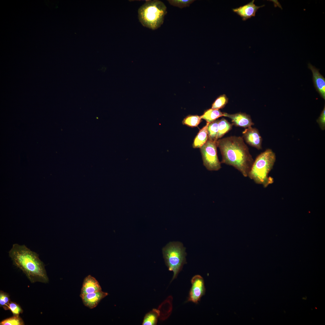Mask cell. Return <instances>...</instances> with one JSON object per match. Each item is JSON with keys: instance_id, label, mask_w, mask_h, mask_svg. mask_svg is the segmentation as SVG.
Returning a JSON list of instances; mask_svg holds the SVG:
<instances>
[{"instance_id": "6da1fadb", "label": "cell", "mask_w": 325, "mask_h": 325, "mask_svg": "<svg viewBox=\"0 0 325 325\" xmlns=\"http://www.w3.org/2000/svg\"><path fill=\"white\" fill-rule=\"evenodd\" d=\"M216 144L222 155L221 163L233 166L247 177L254 161L243 138L228 137L218 139Z\"/></svg>"}, {"instance_id": "9c48e42d", "label": "cell", "mask_w": 325, "mask_h": 325, "mask_svg": "<svg viewBox=\"0 0 325 325\" xmlns=\"http://www.w3.org/2000/svg\"><path fill=\"white\" fill-rule=\"evenodd\" d=\"M308 68L311 70L314 86L316 91L323 99H325V79L320 73L319 69L316 68L311 63L308 64Z\"/></svg>"}, {"instance_id": "e0dca14e", "label": "cell", "mask_w": 325, "mask_h": 325, "mask_svg": "<svg viewBox=\"0 0 325 325\" xmlns=\"http://www.w3.org/2000/svg\"><path fill=\"white\" fill-rule=\"evenodd\" d=\"M233 124L229 122L225 119L223 118L219 120L218 123V132L217 138V140L222 137L226 133L232 128Z\"/></svg>"}, {"instance_id": "7a4b0ae2", "label": "cell", "mask_w": 325, "mask_h": 325, "mask_svg": "<svg viewBox=\"0 0 325 325\" xmlns=\"http://www.w3.org/2000/svg\"><path fill=\"white\" fill-rule=\"evenodd\" d=\"M8 253L13 264L25 274L31 283L48 282L44 264L36 252L24 245L15 243Z\"/></svg>"}, {"instance_id": "ac0fdd59", "label": "cell", "mask_w": 325, "mask_h": 325, "mask_svg": "<svg viewBox=\"0 0 325 325\" xmlns=\"http://www.w3.org/2000/svg\"><path fill=\"white\" fill-rule=\"evenodd\" d=\"M218 120H216L210 123L207 126L208 139L216 142L218 132Z\"/></svg>"}, {"instance_id": "7c38bea8", "label": "cell", "mask_w": 325, "mask_h": 325, "mask_svg": "<svg viewBox=\"0 0 325 325\" xmlns=\"http://www.w3.org/2000/svg\"><path fill=\"white\" fill-rule=\"evenodd\" d=\"M101 290L98 281L94 277L88 275L84 280L80 296L81 298L87 294Z\"/></svg>"}, {"instance_id": "52a82bcc", "label": "cell", "mask_w": 325, "mask_h": 325, "mask_svg": "<svg viewBox=\"0 0 325 325\" xmlns=\"http://www.w3.org/2000/svg\"><path fill=\"white\" fill-rule=\"evenodd\" d=\"M192 286L188 300L197 303L205 293V288L203 278L200 275L193 276L191 280Z\"/></svg>"}, {"instance_id": "8fae6325", "label": "cell", "mask_w": 325, "mask_h": 325, "mask_svg": "<svg viewBox=\"0 0 325 325\" xmlns=\"http://www.w3.org/2000/svg\"><path fill=\"white\" fill-rule=\"evenodd\" d=\"M223 116L227 117L231 119L233 125L236 126L247 128L254 125L250 116L241 113L234 114H229L223 113Z\"/></svg>"}, {"instance_id": "5bb4252c", "label": "cell", "mask_w": 325, "mask_h": 325, "mask_svg": "<svg viewBox=\"0 0 325 325\" xmlns=\"http://www.w3.org/2000/svg\"><path fill=\"white\" fill-rule=\"evenodd\" d=\"M209 123H206V125L200 129L196 136L192 145L193 148H200L207 140V127Z\"/></svg>"}, {"instance_id": "ba28073f", "label": "cell", "mask_w": 325, "mask_h": 325, "mask_svg": "<svg viewBox=\"0 0 325 325\" xmlns=\"http://www.w3.org/2000/svg\"><path fill=\"white\" fill-rule=\"evenodd\" d=\"M243 138L250 145L258 150L262 149V138L258 130L252 126L247 128L243 132Z\"/></svg>"}, {"instance_id": "8992f818", "label": "cell", "mask_w": 325, "mask_h": 325, "mask_svg": "<svg viewBox=\"0 0 325 325\" xmlns=\"http://www.w3.org/2000/svg\"><path fill=\"white\" fill-rule=\"evenodd\" d=\"M217 147L216 141L208 139L200 148L203 164L210 171H218L221 168L217 155Z\"/></svg>"}, {"instance_id": "44dd1931", "label": "cell", "mask_w": 325, "mask_h": 325, "mask_svg": "<svg viewBox=\"0 0 325 325\" xmlns=\"http://www.w3.org/2000/svg\"><path fill=\"white\" fill-rule=\"evenodd\" d=\"M169 3L171 5L180 8L188 7L193 3L194 0H169Z\"/></svg>"}, {"instance_id": "5b68a950", "label": "cell", "mask_w": 325, "mask_h": 325, "mask_svg": "<svg viewBox=\"0 0 325 325\" xmlns=\"http://www.w3.org/2000/svg\"><path fill=\"white\" fill-rule=\"evenodd\" d=\"M185 248L178 242H170L162 249L165 263L169 271L173 272L172 280L176 277L186 262Z\"/></svg>"}, {"instance_id": "ffe728a7", "label": "cell", "mask_w": 325, "mask_h": 325, "mask_svg": "<svg viewBox=\"0 0 325 325\" xmlns=\"http://www.w3.org/2000/svg\"><path fill=\"white\" fill-rule=\"evenodd\" d=\"M24 322L19 315H14L12 317L6 319L1 321L0 325H23Z\"/></svg>"}, {"instance_id": "603a6c76", "label": "cell", "mask_w": 325, "mask_h": 325, "mask_svg": "<svg viewBox=\"0 0 325 325\" xmlns=\"http://www.w3.org/2000/svg\"><path fill=\"white\" fill-rule=\"evenodd\" d=\"M9 296L3 291L0 292V306L5 310H8V306L10 302Z\"/></svg>"}, {"instance_id": "cb8c5ba5", "label": "cell", "mask_w": 325, "mask_h": 325, "mask_svg": "<svg viewBox=\"0 0 325 325\" xmlns=\"http://www.w3.org/2000/svg\"><path fill=\"white\" fill-rule=\"evenodd\" d=\"M8 310H10L14 315H19L22 313L23 311L18 304L11 301L8 306Z\"/></svg>"}, {"instance_id": "4fadbf2b", "label": "cell", "mask_w": 325, "mask_h": 325, "mask_svg": "<svg viewBox=\"0 0 325 325\" xmlns=\"http://www.w3.org/2000/svg\"><path fill=\"white\" fill-rule=\"evenodd\" d=\"M108 295L102 290L87 294L81 298L84 305L90 309L96 307L100 301Z\"/></svg>"}, {"instance_id": "30bf717a", "label": "cell", "mask_w": 325, "mask_h": 325, "mask_svg": "<svg viewBox=\"0 0 325 325\" xmlns=\"http://www.w3.org/2000/svg\"><path fill=\"white\" fill-rule=\"evenodd\" d=\"M254 1L253 0L245 5L233 8V11L240 16L243 20H246L252 17L255 16L257 10L259 8L265 6V5L256 6L254 3Z\"/></svg>"}, {"instance_id": "3957f363", "label": "cell", "mask_w": 325, "mask_h": 325, "mask_svg": "<svg viewBox=\"0 0 325 325\" xmlns=\"http://www.w3.org/2000/svg\"><path fill=\"white\" fill-rule=\"evenodd\" d=\"M276 159L275 153L272 150H266L259 155L254 161L248 176L256 184L264 187L274 182L273 178L268 176Z\"/></svg>"}, {"instance_id": "d4e9b609", "label": "cell", "mask_w": 325, "mask_h": 325, "mask_svg": "<svg viewBox=\"0 0 325 325\" xmlns=\"http://www.w3.org/2000/svg\"><path fill=\"white\" fill-rule=\"evenodd\" d=\"M317 123L322 130H324L325 129V106L324 107L320 115L317 120Z\"/></svg>"}, {"instance_id": "9a60e30c", "label": "cell", "mask_w": 325, "mask_h": 325, "mask_svg": "<svg viewBox=\"0 0 325 325\" xmlns=\"http://www.w3.org/2000/svg\"><path fill=\"white\" fill-rule=\"evenodd\" d=\"M223 113L219 110L210 109L206 111L204 114L200 116L201 118L205 119L207 123H210L219 117L223 116Z\"/></svg>"}, {"instance_id": "d6986e66", "label": "cell", "mask_w": 325, "mask_h": 325, "mask_svg": "<svg viewBox=\"0 0 325 325\" xmlns=\"http://www.w3.org/2000/svg\"><path fill=\"white\" fill-rule=\"evenodd\" d=\"M201 116L197 115H189L185 117L182 121L183 125L191 127L198 126L201 121Z\"/></svg>"}, {"instance_id": "277c9868", "label": "cell", "mask_w": 325, "mask_h": 325, "mask_svg": "<svg viewBox=\"0 0 325 325\" xmlns=\"http://www.w3.org/2000/svg\"><path fill=\"white\" fill-rule=\"evenodd\" d=\"M138 12L139 21L142 25L155 30L163 23L167 8L160 1L148 0L140 7Z\"/></svg>"}, {"instance_id": "7402d4cb", "label": "cell", "mask_w": 325, "mask_h": 325, "mask_svg": "<svg viewBox=\"0 0 325 325\" xmlns=\"http://www.w3.org/2000/svg\"><path fill=\"white\" fill-rule=\"evenodd\" d=\"M228 99L224 94L218 97L212 104V109L219 110L224 107L227 104Z\"/></svg>"}, {"instance_id": "2e32d148", "label": "cell", "mask_w": 325, "mask_h": 325, "mask_svg": "<svg viewBox=\"0 0 325 325\" xmlns=\"http://www.w3.org/2000/svg\"><path fill=\"white\" fill-rule=\"evenodd\" d=\"M160 315L159 310L154 309L145 315L142 323L143 325H155L156 324Z\"/></svg>"}]
</instances>
